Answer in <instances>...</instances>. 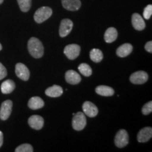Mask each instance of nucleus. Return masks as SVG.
<instances>
[{
    "label": "nucleus",
    "mask_w": 152,
    "mask_h": 152,
    "mask_svg": "<svg viewBox=\"0 0 152 152\" xmlns=\"http://www.w3.org/2000/svg\"><path fill=\"white\" fill-rule=\"evenodd\" d=\"M28 52L32 56L39 58L44 54V47L42 43L36 37H31L28 43Z\"/></svg>",
    "instance_id": "f257e3e1"
},
{
    "label": "nucleus",
    "mask_w": 152,
    "mask_h": 152,
    "mask_svg": "<svg viewBox=\"0 0 152 152\" xmlns=\"http://www.w3.org/2000/svg\"><path fill=\"white\" fill-rule=\"evenodd\" d=\"M52 15V9L48 7H42L38 9L34 14V19L37 23H42L49 18Z\"/></svg>",
    "instance_id": "f03ea898"
},
{
    "label": "nucleus",
    "mask_w": 152,
    "mask_h": 152,
    "mask_svg": "<svg viewBox=\"0 0 152 152\" xmlns=\"http://www.w3.org/2000/svg\"><path fill=\"white\" fill-rule=\"evenodd\" d=\"M87 125V120L84 113L77 112L73 115V120H72V126L74 130L77 131H80L85 128Z\"/></svg>",
    "instance_id": "7ed1b4c3"
},
{
    "label": "nucleus",
    "mask_w": 152,
    "mask_h": 152,
    "mask_svg": "<svg viewBox=\"0 0 152 152\" xmlns=\"http://www.w3.org/2000/svg\"><path fill=\"white\" fill-rule=\"evenodd\" d=\"M115 144L118 148L125 147L128 145L129 142V136L125 130H120L115 137Z\"/></svg>",
    "instance_id": "20e7f679"
},
{
    "label": "nucleus",
    "mask_w": 152,
    "mask_h": 152,
    "mask_svg": "<svg viewBox=\"0 0 152 152\" xmlns=\"http://www.w3.org/2000/svg\"><path fill=\"white\" fill-rule=\"evenodd\" d=\"M64 52L68 59H75L80 53V47L75 44L68 45L65 47Z\"/></svg>",
    "instance_id": "39448f33"
},
{
    "label": "nucleus",
    "mask_w": 152,
    "mask_h": 152,
    "mask_svg": "<svg viewBox=\"0 0 152 152\" xmlns=\"http://www.w3.org/2000/svg\"><path fill=\"white\" fill-rule=\"evenodd\" d=\"M13 102L11 100H6L1 104L0 109V118L2 121H6L10 116L12 111Z\"/></svg>",
    "instance_id": "423d86ee"
},
{
    "label": "nucleus",
    "mask_w": 152,
    "mask_h": 152,
    "mask_svg": "<svg viewBox=\"0 0 152 152\" xmlns=\"http://www.w3.org/2000/svg\"><path fill=\"white\" fill-rule=\"evenodd\" d=\"M148 77H149V75H148L147 73L140 71L132 73L130 75V80L131 83H133V84L141 85L145 83L148 80Z\"/></svg>",
    "instance_id": "0eeeda50"
},
{
    "label": "nucleus",
    "mask_w": 152,
    "mask_h": 152,
    "mask_svg": "<svg viewBox=\"0 0 152 152\" xmlns=\"http://www.w3.org/2000/svg\"><path fill=\"white\" fill-rule=\"evenodd\" d=\"M15 72H16V75L22 80L27 81L29 79L30 71L28 70L27 66L21 63H18L16 64Z\"/></svg>",
    "instance_id": "6e6552de"
},
{
    "label": "nucleus",
    "mask_w": 152,
    "mask_h": 152,
    "mask_svg": "<svg viewBox=\"0 0 152 152\" xmlns=\"http://www.w3.org/2000/svg\"><path fill=\"white\" fill-rule=\"evenodd\" d=\"M73 23L70 19H63L61 22L59 28V35L61 37H65L71 32Z\"/></svg>",
    "instance_id": "1a4fd4ad"
},
{
    "label": "nucleus",
    "mask_w": 152,
    "mask_h": 152,
    "mask_svg": "<svg viewBox=\"0 0 152 152\" xmlns=\"http://www.w3.org/2000/svg\"><path fill=\"white\" fill-rule=\"evenodd\" d=\"M83 110L84 111L85 115L90 118L96 116L99 112L98 108L90 102H85L83 104Z\"/></svg>",
    "instance_id": "9d476101"
},
{
    "label": "nucleus",
    "mask_w": 152,
    "mask_h": 152,
    "mask_svg": "<svg viewBox=\"0 0 152 152\" xmlns=\"http://www.w3.org/2000/svg\"><path fill=\"white\" fill-rule=\"evenodd\" d=\"M28 124L32 128L35 130H40L44 125L43 118L38 115H31L28 119Z\"/></svg>",
    "instance_id": "9b49d317"
},
{
    "label": "nucleus",
    "mask_w": 152,
    "mask_h": 152,
    "mask_svg": "<svg viewBox=\"0 0 152 152\" xmlns=\"http://www.w3.org/2000/svg\"><path fill=\"white\" fill-rule=\"evenodd\" d=\"M152 137V128L151 127H146L142 128L137 134V141L141 143L149 141Z\"/></svg>",
    "instance_id": "f8f14e48"
},
{
    "label": "nucleus",
    "mask_w": 152,
    "mask_h": 152,
    "mask_svg": "<svg viewBox=\"0 0 152 152\" xmlns=\"http://www.w3.org/2000/svg\"><path fill=\"white\" fill-rule=\"evenodd\" d=\"M66 80L71 85H77L81 81V77L77 72L73 70H69L66 73Z\"/></svg>",
    "instance_id": "ddd939ff"
},
{
    "label": "nucleus",
    "mask_w": 152,
    "mask_h": 152,
    "mask_svg": "<svg viewBox=\"0 0 152 152\" xmlns=\"http://www.w3.org/2000/svg\"><path fill=\"white\" fill-rule=\"evenodd\" d=\"M62 5L68 11H77L80 8V0H61Z\"/></svg>",
    "instance_id": "4468645a"
},
{
    "label": "nucleus",
    "mask_w": 152,
    "mask_h": 152,
    "mask_svg": "<svg viewBox=\"0 0 152 152\" xmlns=\"http://www.w3.org/2000/svg\"><path fill=\"white\" fill-rule=\"evenodd\" d=\"M132 23L134 28L137 30H142L145 28V22L139 14H134L132 16Z\"/></svg>",
    "instance_id": "2eb2a0df"
},
{
    "label": "nucleus",
    "mask_w": 152,
    "mask_h": 152,
    "mask_svg": "<svg viewBox=\"0 0 152 152\" xmlns=\"http://www.w3.org/2000/svg\"><path fill=\"white\" fill-rule=\"evenodd\" d=\"M28 107L32 110H37L42 109L45 106V102L39 96H33L30 98L28 103Z\"/></svg>",
    "instance_id": "dca6fc26"
},
{
    "label": "nucleus",
    "mask_w": 152,
    "mask_h": 152,
    "mask_svg": "<svg viewBox=\"0 0 152 152\" xmlns=\"http://www.w3.org/2000/svg\"><path fill=\"white\" fill-rule=\"evenodd\" d=\"M133 47L132 45L129 43L123 44V45L120 46L116 50V54L119 57H125L131 54L132 52Z\"/></svg>",
    "instance_id": "f3484780"
},
{
    "label": "nucleus",
    "mask_w": 152,
    "mask_h": 152,
    "mask_svg": "<svg viewBox=\"0 0 152 152\" xmlns=\"http://www.w3.org/2000/svg\"><path fill=\"white\" fill-rule=\"evenodd\" d=\"M63 89L58 85H54L53 86L48 87L45 91V94L50 97H58L63 94Z\"/></svg>",
    "instance_id": "a211bd4d"
},
{
    "label": "nucleus",
    "mask_w": 152,
    "mask_h": 152,
    "mask_svg": "<svg viewBox=\"0 0 152 152\" xmlns=\"http://www.w3.org/2000/svg\"><path fill=\"white\" fill-rule=\"evenodd\" d=\"M96 94L104 96H113L115 93V91L112 87L106 86V85H100L96 87L95 89Z\"/></svg>",
    "instance_id": "6ab92c4d"
},
{
    "label": "nucleus",
    "mask_w": 152,
    "mask_h": 152,
    "mask_svg": "<svg viewBox=\"0 0 152 152\" xmlns=\"http://www.w3.org/2000/svg\"><path fill=\"white\" fill-rule=\"evenodd\" d=\"M118 37L117 30L115 28L111 27L106 30L104 34V40L107 43H111L115 41Z\"/></svg>",
    "instance_id": "aec40b11"
},
{
    "label": "nucleus",
    "mask_w": 152,
    "mask_h": 152,
    "mask_svg": "<svg viewBox=\"0 0 152 152\" xmlns=\"http://www.w3.org/2000/svg\"><path fill=\"white\" fill-rule=\"evenodd\" d=\"M16 85L11 80H7L1 85V91L3 94H10L15 90Z\"/></svg>",
    "instance_id": "412c9836"
},
{
    "label": "nucleus",
    "mask_w": 152,
    "mask_h": 152,
    "mask_svg": "<svg viewBox=\"0 0 152 152\" xmlns=\"http://www.w3.org/2000/svg\"><path fill=\"white\" fill-rule=\"evenodd\" d=\"M90 56L91 60L95 63H99L103 59V53L99 49H93L90 51Z\"/></svg>",
    "instance_id": "4be33fe9"
},
{
    "label": "nucleus",
    "mask_w": 152,
    "mask_h": 152,
    "mask_svg": "<svg viewBox=\"0 0 152 152\" xmlns=\"http://www.w3.org/2000/svg\"><path fill=\"white\" fill-rule=\"evenodd\" d=\"M78 70L82 75L85 76V77H89L92 73V68L87 64H80V66H78Z\"/></svg>",
    "instance_id": "5701e85b"
},
{
    "label": "nucleus",
    "mask_w": 152,
    "mask_h": 152,
    "mask_svg": "<svg viewBox=\"0 0 152 152\" xmlns=\"http://www.w3.org/2000/svg\"><path fill=\"white\" fill-rule=\"evenodd\" d=\"M19 7L23 12H27L31 7V0H17Z\"/></svg>",
    "instance_id": "b1692460"
},
{
    "label": "nucleus",
    "mask_w": 152,
    "mask_h": 152,
    "mask_svg": "<svg viewBox=\"0 0 152 152\" xmlns=\"http://www.w3.org/2000/svg\"><path fill=\"white\" fill-rule=\"evenodd\" d=\"M16 152H33V148L29 144H23L15 149Z\"/></svg>",
    "instance_id": "393cba45"
},
{
    "label": "nucleus",
    "mask_w": 152,
    "mask_h": 152,
    "mask_svg": "<svg viewBox=\"0 0 152 152\" xmlns=\"http://www.w3.org/2000/svg\"><path fill=\"white\" fill-rule=\"evenodd\" d=\"M152 111V102L151 101H150L149 102H148L145 104V105H144L143 107H142V113L144 114V115H149V113H151Z\"/></svg>",
    "instance_id": "a878e982"
},
{
    "label": "nucleus",
    "mask_w": 152,
    "mask_h": 152,
    "mask_svg": "<svg viewBox=\"0 0 152 152\" xmlns=\"http://www.w3.org/2000/svg\"><path fill=\"white\" fill-rule=\"evenodd\" d=\"M152 14V5L149 4L147 5V7H145V9H144V18L147 20H149V19L151 18Z\"/></svg>",
    "instance_id": "bb28decb"
},
{
    "label": "nucleus",
    "mask_w": 152,
    "mask_h": 152,
    "mask_svg": "<svg viewBox=\"0 0 152 152\" xmlns=\"http://www.w3.org/2000/svg\"><path fill=\"white\" fill-rule=\"evenodd\" d=\"M7 75V71L1 63H0V80Z\"/></svg>",
    "instance_id": "cd10ccee"
},
{
    "label": "nucleus",
    "mask_w": 152,
    "mask_h": 152,
    "mask_svg": "<svg viewBox=\"0 0 152 152\" xmlns=\"http://www.w3.org/2000/svg\"><path fill=\"white\" fill-rule=\"evenodd\" d=\"M145 49L148 52L151 53L152 52V42L149 41L145 45Z\"/></svg>",
    "instance_id": "c85d7f7f"
},
{
    "label": "nucleus",
    "mask_w": 152,
    "mask_h": 152,
    "mask_svg": "<svg viewBox=\"0 0 152 152\" xmlns=\"http://www.w3.org/2000/svg\"><path fill=\"white\" fill-rule=\"evenodd\" d=\"M3 141H4V139H3V133L1 131H0V147L2 146L3 144Z\"/></svg>",
    "instance_id": "c756f323"
},
{
    "label": "nucleus",
    "mask_w": 152,
    "mask_h": 152,
    "mask_svg": "<svg viewBox=\"0 0 152 152\" xmlns=\"http://www.w3.org/2000/svg\"><path fill=\"white\" fill-rule=\"evenodd\" d=\"M1 49H2V46H1V45L0 44V51H1Z\"/></svg>",
    "instance_id": "7c9ffc66"
},
{
    "label": "nucleus",
    "mask_w": 152,
    "mask_h": 152,
    "mask_svg": "<svg viewBox=\"0 0 152 152\" xmlns=\"http://www.w3.org/2000/svg\"><path fill=\"white\" fill-rule=\"evenodd\" d=\"M3 1H4V0H0V4H1L3 3Z\"/></svg>",
    "instance_id": "2f4dec72"
}]
</instances>
